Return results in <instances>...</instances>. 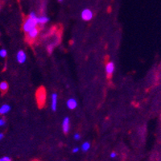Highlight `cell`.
Instances as JSON below:
<instances>
[{
  "instance_id": "6da1fadb",
  "label": "cell",
  "mask_w": 161,
  "mask_h": 161,
  "mask_svg": "<svg viewBox=\"0 0 161 161\" xmlns=\"http://www.w3.org/2000/svg\"><path fill=\"white\" fill-rule=\"evenodd\" d=\"M37 20H35V19H32V18L29 17L26 20L24 21V31L26 32V33H28V31H31L32 28H36V27H37Z\"/></svg>"
},
{
  "instance_id": "7a4b0ae2",
  "label": "cell",
  "mask_w": 161,
  "mask_h": 161,
  "mask_svg": "<svg viewBox=\"0 0 161 161\" xmlns=\"http://www.w3.org/2000/svg\"><path fill=\"white\" fill-rule=\"evenodd\" d=\"M39 31H40V30H39V28H38L37 27L32 28L31 31H29L28 33H27V35H28V40H29L30 41L34 40L37 37L38 35H39Z\"/></svg>"
},
{
  "instance_id": "3957f363",
  "label": "cell",
  "mask_w": 161,
  "mask_h": 161,
  "mask_svg": "<svg viewBox=\"0 0 161 161\" xmlns=\"http://www.w3.org/2000/svg\"><path fill=\"white\" fill-rule=\"evenodd\" d=\"M82 18L83 20L89 21L93 18V12L90 9H84L82 12Z\"/></svg>"
},
{
  "instance_id": "277c9868",
  "label": "cell",
  "mask_w": 161,
  "mask_h": 161,
  "mask_svg": "<svg viewBox=\"0 0 161 161\" xmlns=\"http://www.w3.org/2000/svg\"><path fill=\"white\" fill-rule=\"evenodd\" d=\"M37 99H38V102L40 106H43L44 103H45V92L43 88L38 90L37 92Z\"/></svg>"
},
{
  "instance_id": "5b68a950",
  "label": "cell",
  "mask_w": 161,
  "mask_h": 161,
  "mask_svg": "<svg viewBox=\"0 0 161 161\" xmlns=\"http://www.w3.org/2000/svg\"><path fill=\"white\" fill-rule=\"evenodd\" d=\"M114 71V62H108L106 65V72L107 73V76H108L109 78L113 74Z\"/></svg>"
},
{
  "instance_id": "8992f818",
  "label": "cell",
  "mask_w": 161,
  "mask_h": 161,
  "mask_svg": "<svg viewBox=\"0 0 161 161\" xmlns=\"http://www.w3.org/2000/svg\"><path fill=\"white\" fill-rule=\"evenodd\" d=\"M69 128H70V122H69V118L68 117L65 118V119L63 120L62 123V129L64 133L67 134L69 131Z\"/></svg>"
},
{
  "instance_id": "52a82bcc",
  "label": "cell",
  "mask_w": 161,
  "mask_h": 161,
  "mask_svg": "<svg viewBox=\"0 0 161 161\" xmlns=\"http://www.w3.org/2000/svg\"><path fill=\"white\" fill-rule=\"evenodd\" d=\"M16 58H17V61L19 63H20V64H23L24 62L26 61V59H27V56H26V54H25V52L24 51H20L18 52L17 56H16Z\"/></svg>"
},
{
  "instance_id": "ba28073f",
  "label": "cell",
  "mask_w": 161,
  "mask_h": 161,
  "mask_svg": "<svg viewBox=\"0 0 161 161\" xmlns=\"http://www.w3.org/2000/svg\"><path fill=\"white\" fill-rule=\"evenodd\" d=\"M67 106L69 110H74L77 106V102L74 98H70L67 102Z\"/></svg>"
},
{
  "instance_id": "9c48e42d",
  "label": "cell",
  "mask_w": 161,
  "mask_h": 161,
  "mask_svg": "<svg viewBox=\"0 0 161 161\" xmlns=\"http://www.w3.org/2000/svg\"><path fill=\"white\" fill-rule=\"evenodd\" d=\"M56 106H57V94L52 93V110L53 111H56Z\"/></svg>"
},
{
  "instance_id": "30bf717a",
  "label": "cell",
  "mask_w": 161,
  "mask_h": 161,
  "mask_svg": "<svg viewBox=\"0 0 161 161\" xmlns=\"http://www.w3.org/2000/svg\"><path fill=\"white\" fill-rule=\"evenodd\" d=\"M8 87H9L8 84L6 82H3L0 83V91L3 93V94L7 91Z\"/></svg>"
},
{
  "instance_id": "8fae6325",
  "label": "cell",
  "mask_w": 161,
  "mask_h": 161,
  "mask_svg": "<svg viewBox=\"0 0 161 161\" xmlns=\"http://www.w3.org/2000/svg\"><path fill=\"white\" fill-rule=\"evenodd\" d=\"M10 110V106H8V105H3V106H1V108H0V114H7Z\"/></svg>"
},
{
  "instance_id": "7c38bea8",
  "label": "cell",
  "mask_w": 161,
  "mask_h": 161,
  "mask_svg": "<svg viewBox=\"0 0 161 161\" xmlns=\"http://www.w3.org/2000/svg\"><path fill=\"white\" fill-rule=\"evenodd\" d=\"M49 20L47 16H40V17H37V23L40 24H46L48 21Z\"/></svg>"
},
{
  "instance_id": "4fadbf2b",
  "label": "cell",
  "mask_w": 161,
  "mask_h": 161,
  "mask_svg": "<svg viewBox=\"0 0 161 161\" xmlns=\"http://www.w3.org/2000/svg\"><path fill=\"white\" fill-rule=\"evenodd\" d=\"M89 148H90V144H89V143H88V142L84 143V144H82V149L84 151H89Z\"/></svg>"
},
{
  "instance_id": "5bb4252c",
  "label": "cell",
  "mask_w": 161,
  "mask_h": 161,
  "mask_svg": "<svg viewBox=\"0 0 161 161\" xmlns=\"http://www.w3.org/2000/svg\"><path fill=\"white\" fill-rule=\"evenodd\" d=\"M6 56H7V50L6 49H2V50H0V56L1 57H6Z\"/></svg>"
},
{
  "instance_id": "9a60e30c",
  "label": "cell",
  "mask_w": 161,
  "mask_h": 161,
  "mask_svg": "<svg viewBox=\"0 0 161 161\" xmlns=\"http://www.w3.org/2000/svg\"><path fill=\"white\" fill-rule=\"evenodd\" d=\"M53 48H54V45H49L48 46V52L51 54L52 52V50H53Z\"/></svg>"
},
{
  "instance_id": "2e32d148",
  "label": "cell",
  "mask_w": 161,
  "mask_h": 161,
  "mask_svg": "<svg viewBox=\"0 0 161 161\" xmlns=\"http://www.w3.org/2000/svg\"><path fill=\"white\" fill-rule=\"evenodd\" d=\"M0 161H11V160L8 156H3V157L0 158Z\"/></svg>"
},
{
  "instance_id": "e0dca14e",
  "label": "cell",
  "mask_w": 161,
  "mask_h": 161,
  "mask_svg": "<svg viewBox=\"0 0 161 161\" xmlns=\"http://www.w3.org/2000/svg\"><path fill=\"white\" fill-rule=\"evenodd\" d=\"M29 17L32 18V19H35V20H37V16H36V15L35 12H31L30 14H29Z\"/></svg>"
},
{
  "instance_id": "ac0fdd59",
  "label": "cell",
  "mask_w": 161,
  "mask_h": 161,
  "mask_svg": "<svg viewBox=\"0 0 161 161\" xmlns=\"http://www.w3.org/2000/svg\"><path fill=\"white\" fill-rule=\"evenodd\" d=\"M74 139H75L76 140H79L80 139H81V135H80V134L77 133L74 135Z\"/></svg>"
},
{
  "instance_id": "d6986e66",
  "label": "cell",
  "mask_w": 161,
  "mask_h": 161,
  "mask_svg": "<svg viewBox=\"0 0 161 161\" xmlns=\"http://www.w3.org/2000/svg\"><path fill=\"white\" fill-rule=\"evenodd\" d=\"M6 123V122H5V120L3 119V118H0V127L1 126H3Z\"/></svg>"
},
{
  "instance_id": "ffe728a7",
  "label": "cell",
  "mask_w": 161,
  "mask_h": 161,
  "mask_svg": "<svg viewBox=\"0 0 161 161\" xmlns=\"http://www.w3.org/2000/svg\"><path fill=\"white\" fill-rule=\"evenodd\" d=\"M116 156H117L116 152L113 151V152H111V153H110V157H111V158H115Z\"/></svg>"
},
{
  "instance_id": "44dd1931",
  "label": "cell",
  "mask_w": 161,
  "mask_h": 161,
  "mask_svg": "<svg viewBox=\"0 0 161 161\" xmlns=\"http://www.w3.org/2000/svg\"><path fill=\"white\" fill-rule=\"evenodd\" d=\"M78 151H79L78 147H74V148L72 149V152H74V153H77Z\"/></svg>"
},
{
  "instance_id": "7402d4cb",
  "label": "cell",
  "mask_w": 161,
  "mask_h": 161,
  "mask_svg": "<svg viewBox=\"0 0 161 161\" xmlns=\"http://www.w3.org/2000/svg\"><path fill=\"white\" fill-rule=\"evenodd\" d=\"M3 138V134L0 133V140H1V139H2Z\"/></svg>"
},
{
  "instance_id": "603a6c76",
  "label": "cell",
  "mask_w": 161,
  "mask_h": 161,
  "mask_svg": "<svg viewBox=\"0 0 161 161\" xmlns=\"http://www.w3.org/2000/svg\"><path fill=\"white\" fill-rule=\"evenodd\" d=\"M59 2H61H61H63V1H64V0H58Z\"/></svg>"
}]
</instances>
